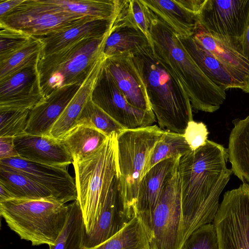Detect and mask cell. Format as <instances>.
I'll use <instances>...</instances> for the list:
<instances>
[{"instance_id":"obj_19","label":"cell","mask_w":249,"mask_h":249,"mask_svg":"<svg viewBox=\"0 0 249 249\" xmlns=\"http://www.w3.org/2000/svg\"><path fill=\"white\" fill-rule=\"evenodd\" d=\"M19 158L33 162L67 167L73 160L60 140L48 135L24 133L14 138Z\"/></svg>"},{"instance_id":"obj_10","label":"cell","mask_w":249,"mask_h":249,"mask_svg":"<svg viewBox=\"0 0 249 249\" xmlns=\"http://www.w3.org/2000/svg\"><path fill=\"white\" fill-rule=\"evenodd\" d=\"M178 165L155 209L150 249H181L182 211Z\"/></svg>"},{"instance_id":"obj_29","label":"cell","mask_w":249,"mask_h":249,"mask_svg":"<svg viewBox=\"0 0 249 249\" xmlns=\"http://www.w3.org/2000/svg\"><path fill=\"white\" fill-rule=\"evenodd\" d=\"M0 184L15 198L54 199L45 188L21 173L2 164H0Z\"/></svg>"},{"instance_id":"obj_22","label":"cell","mask_w":249,"mask_h":249,"mask_svg":"<svg viewBox=\"0 0 249 249\" xmlns=\"http://www.w3.org/2000/svg\"><path fill=\"white\" fill-rule=\"evenodd\" d=\"M106 59V56L103 53L96 62L87 78L53 125L50 133V136L60 140L75 125L85 105L90 99Z\"/></svg>"},{"instance_id":"obj_12","label":"cell","mask_w":249,"mask_h":249,"mask_svg":"<svg viewBox=\"0 0 249 249\" xmlns=\"http://www.w3.org/2000/svg\"><path fill=\"white\" fill-rule=\"evenodd\" d=\"M0 164L27 176L47 190L54 199L62 203L77 199L75 181L67 167L33 162L19 157L0 160Z\"/></svg>"},{"instance_id":"obj_4","label":"cell","mask_w":249,"mask_h":249,"mask_svg":"<svg viewBox=\"0 0 249 249\" xmlns=\"http://www.w3.org/2000/svg\"><path fill=\"white\" fill-rule=\"evenodd\" d=\"M114 132L94 154L72 164L79 203L86 234L91 233L102 211L114 178L120 174Z\"/></svg>"},{"instance_id":"obj_11","label":"cell","mask_w":249,"mask_h":249,"mask_svg":"<svg viewBox=\"0 0 249 249\" xmlns=\"http://www.w3.org/2000/svg\"><path fill=\"white\" fill-rule=\"evenodd\" d=\"M90 100L124 129L151 125L156 121L153 111L137 108L128 103L105 64Z\"/></svg>"},{"instance_id":"obj_36","label":"cell","mask_w":249,"mask_h":249,"mask_svg":"<svg viewBox=\"0 0 249 249\" xmlns=\"http://www.w3.org/2000/svg\"><path fill=\"white\" fill-rule=\"evenodd\" d=\"M33 37L21 31L0 24V62L21 49Z\"/></svg>"},{"instance_id":"obj_33","label":"cell","mask_w":249,"mask_h":249,"mask_svg":"<svg viewBox=\"0 0 249 249\" xmlns=\"http://www.w3.org/2000/svg\"><path fill=\"white\" fill-rule=\"evenodd\" d=\"M191 151L183 134L165 130L153 150L144 168L143 177L159 162L169 158L182 156Z\"/></svg>"},{"instance_id":"obj_35","label":"cell","mask_w":249,"mask_h":249,"mask_svg":"<svg viewBox=\"0 0 249 249\" xmlns=\"http://www.w3.org/2000/svg\"><path fill=\"white\" fill-rule=\"evenodd\" d=\"M31 109L0 110V137L14 138L25 133Z\"/></svg>"},{"instance_id":"obj_38","label":"cell","mask_w":249,"mask_h":249,"mask_svg":"<svg viewBox=\"0 0 249 249\" xmlns=\"http://www.w3.org/2000/svg\"><path fill=\"white\" fill-rule=\"evenodd\" d=\"M126 16L129 22L145 36L149 42L153 43L149 13L142 0H128Z\"/></svg>"},{"instance_id":"obj_25","label":"cell","mask_w":249,"mask_h":249,"mask_svg":"<svg viewBox=\"0 0 249 249\" xmlns=\"http://www.w3.org/2000/svg\"><path fill=\"white\" fill-rule=\"evenodd\" d=\"M179 36V35H178ZM179 38L196 63L205 74L215 84L226 90L240 89L245 85L238 81L212 54L198 44L192 36Z\"/></svg>"},{"instance_id":"obj_21","label":"cell","mask_w":249,"mask_h":249,"mask_svg":"<svg viewBox=\"0 0 249 249\" xmlns=\"http://www.w3.org/2000/svg\"><path fill=\"white\" fill-rule=\"evenodd\" d=\"M118 8L119 1L116 13L111 19L92 18L63 31L35 37L39 39L43 45L40 58L56 53L84 38L103 36L113 24Z\"/></svg>"},{"instance_id":"obj_42","label":"cell","mask_w":249,"mask_h":249,"mask_svg":"<svg viewBox=\"0 0 249 249\" xmlns=\"http://www.w3.org/2000/svg\"><path fill=\"white\" fill-rule=\"evenodd\" d=\"M24 0H0V17L7 14L17 6L23 2Z\"/></svg>"},{"instance_id":"obj_39","label":"cell","mask_w":249,"mask_h":249,"mask_svg":"<svg viewBox=\"0 0 249 249\" xmlns=\"http://www.w3.org/2000/svg\"><path fill=\"white\" fill-rule=\"evenodd\" d=\"M208 134L203 123L192 120L189 122L183 135L191 150L194 151L206 144Z\"/></svg>"},{"instance_id":"obj_6","label":"cell","mask_w":249,"mask_h":249,"mask_svg":"<svg viewBox=\"0 0 249 249\" xmlns=\"http://www.w3.org/2000/svg\"><path fill=\"white\" fill-rule=\"evenodd\" d=\"M117 16L109 30L103 36L84 38L39 59L37 69L45 97L65 86L82 84L103 54L107 39L114 28Z\"/></svg>"},{"instance_id":"obj_41","label":"cell","mask_w":249,"mask_h":249,"mask_svg":"<svg viewBox=\"0 0 249 249\" xmlns=\"http://www.w3.org/2000/svg\"><path fill=\"white\" fill-rule=\"evenodd\" d=\"M186 10L196 15L199 14L205 0H177Z\"/></svg>"},{"instance_id":"obj_7","label":"cell","mask_w":249,"mask_h":249,"mask_svg":"<svg viewBox=\"0 0 249 249\" xmlns=\"http://www.w3.org/2000/svg\"><path fill=\"white\" fill-rule=\"evenodd\" d=\"M164 131L157 125H151L126 129L117 135L123 194L127 206L134 212L144 168Z\"/></svg>"},{"instance_id":"obj_14","label":"cell","mask_w":249,"mask_h":249,"mask_svg":"<svg viewBox=\"0 0 249 249\" xmlns=\"http://www.w3.org/2000/svg\"><path fill=\"white\" fill-rule=\"evenodd\" d=\"M135 216L134 212L128 208L125 201L120 174L113 180L94 229L89 234L85 231L83 249L94 247L107 240L121 230Z\"/></svg>"},{"instance_id":"obj_5","label":"cell","mask_w":249,"mask_h":249,"mask_svg":"<svg viewBox=\"0 0 249 249\" xmlns=\"http://www.w3.org/2000/svg\"><path fill=\"white\" fill-rule=\"evenodd\" d=\"M68 213V204L54 199L14 198L0 202V214L7 226L33 246L54 245Z\"/></svg>"},{"instance_id":"obj_23","label":"cell","mask_w":249,"mask_h":249,"mask_svg":"<svg viewBox=\"0 0 249 249\" xmlns=\"http://www.w3.org/2000/svg\"><path fill=\"white\" fill-rule=\"evenodd\" d=\"M128 0H121L114 28L107 39L103 53L110 57L133 53L149 43L145 36L135 28L126 18Z\"/></svg>"},{"instance_id":"obj_15","label":"cell","mask_w":249,"mask_h":249,"mask_svg":"<svg viewBox=\"0 0 249 249\" xmlns=\"http://www.w3.org/2000/svg\"><path fill=\"white\" fill-rule=\"evenodd\" d=\"M181 157L169 158L159 162L143 176L140 183L134 212L150 239L155 209Z\"/></svg>"},{"instance_id":"obj_13","label":"cell","mask_w":249,"mask_h":249,"mask_svg":"<svg viewBox=\"0 0 249 249\" xmlns=\"http://www.w3.org/2000/svg\"><path fill=\"white\" fill-rule=\"evenodd\" d=\"M249 18V0H205L198 15L208 32L241 38Z\"/></svg>"},{"instance_id":"obj_30","label":"cell","mask_w":249,"mask_h":249,"mask_svg":"<svg viewBox=\"0 0 249 249\" xmlns=\"http://www.w3.org/2000/svg\"><path fill=\"white\" fill-rule=\"evenodd\" d=\"M69 213L65 226L49 249H83L85 227L77 200L68 204Z\"/></svg>"},{"instance_id":"obj_28","label":"cell","mask_w":249,"mask_h":249,"mask_svg":"<svg viewBox=\"0 0 249 249\" xmlns=\"http://www.w3.org/2000/svg\"><path fill=\"white\" fill-rule=\"evenodd\" d=\"M150 237L135 216L121 230L102 243L83 249H150Z\"/></svg>"},{"instance_id":"obj_34","label":"cell","mask_w":249,"mask_h":249,"mask_svg":"<svg viewBox=\"0 0 249 249\" xmlns=\"http://www.w3.org/2000/svg\"><path fill=\"white\" fill-rule=\"evenodd\" d=\"M77 125L95 128L107 137L114 132L118 135L126 129L96 106L90 99L85 105L74 126Z\"/></svg>"},{"instance_id":"obj_45","label":"cell","mask_w":249,"mask_h":249,"mask_svg":"<svg viewBox=\"0 0 249 249\" xmlns=\"http://www.w3.org/2000/svg\"><path fill=\"white\" fill-rule=\"evenodd\" d=\"M243 91L249 93V77L246 84V86Z\"/></svg>"},{"instance_id":"obj_24","label":"cell","mask_w":249,"mask_h":249,"mask_svg":"<svg viewBox=\"0 0 249 249\" xmlns=\"http://www.w3.org/2000/svg\"><path fill=\"white\" fill-rule=\"evenodd\" d=\"M157 18L182 37L192 36L199 22L198 16L182 6L177 0H142Z\"/></svg>"},{"instance_id":"obj_3","label":"cell","mask_w":249,"mask_h":249,"mask_svg":"<svg viewBox=\"0 0 249 249\" xmlns=\"http://www.w3.org/2000/svg\"><path fill=\"white\" fill-rule=\"evenodd\" d=\"M148 11L154 47L181 83L192 109L209 113L217 111L226 99V90L205 74L182 43L178 35Z\"/></svg>"},{"instance_id":"obj_27","label":"cell","mask_w":249,"mask_h":249,"mask_svg":"<svg viewBox=\"0 0 249 249\" xmlns=\"http://www.w3.org/2000/svg\"><path fill=\"white\" fill-rule=\"evenodd\" d=\"M107 136L95 128L77 125L73 126L59 140L71 155L73 161H81L97 152Z\"/></svg>"},{"instance_id":"obj_20","label":"cell","mask_w":249,"mask_h":249,"mask_svg":"<svg viewBox=\"0 0 249 249\" xmlns=\"http://www.w3.org/2000/svg\"><path fill=\"white\" fill-rule=\"evenodd\" d=\"M81 84L65 86L52 91L31 109L25 133L48 135Z\"/></svg>"},{"instance_id":"obj_18","label":"cell","mask_w":249,"mask_h":249,"mask_svg":"<svg viewBox=\"0 0 249 249\" xmlns=\"http://www.w3.org/2000/svg\"><path fill=\"white\" fill-rule=\"evenodd\" d=\"M105 66L131 105L152 111L143 79L134 63L132 53L107 57Z\"/></svg>"},{"instance_id":"obj_9","label":"cell","mask_w":249,"mask_h":249,"mask_svg":"<svg viewBox=\"0 0 249 249\" xmlns=\"http://www.w3.org/2000/svg\"><path fill=\"white\" fill-rule=\"evenodd\" d=\"M213 222L219 249H249V184L225 193Z\"/></svg>"},{"instance_id":"obj_32","label":"cell","mask_w":249,"mask_h":249,"mask_svg":"<svg viewBox=\"0 0 249 249\" xmlns=\"http://www.w3.org/2000/svg\"><path fill=\"white\" fill-rule=\"evenodd\" d=\"M69 12L91 18L111 19L117 9L119 0H51Z\"/></svg>"},{"instance_id":"obj_17","label":"cell","mask_w":249,"mask_h":249,"mask_svg":"<svg viewBox=\"0 0 249 249\" xmlns=\"http://www.w3.org/2000/svg\"><path fill=\"white\" fill-rule=\"evenodd\" d=\"M37 64L0 81V110L32 109L44 99Z\"/></svg>"},{"instance_id":"obj_31","label":"cell","mask_w":249,"mask_h":249,"mask_svg":"<svg viewBox=\"0 0 249 249\" xmlns=\"http://www.w3.org/2000/svg\"><path fill=\"white\" fill-rule=\"evenodd\" d=\"M41 41L35 37L23 47L0 62V81L38 63L42 49Z\"/></svg>"},{"instance_id":"obj_26","label":"cell","mask_w":249,"mask_h":249,"mask_svg":"<svg viewBox=\"0 0 249 249\" xmlns=\"http://www.w3.org/2000/svg\"><path fill=\"white\" fill-rule=\"evenodd\" d=\"M227 151L232 173L249 184V115L234 122Z\"/></svg>"},{"instance_id":"obj_37","label":"cell","mask_w":249,"mask_h":249,"mask_svg":"<svg viewBox=\"0 0 249 249\" xmlns=\"http://www.w3.org/2000/svg\"><path fill=\"white\" fill-rule=\"evenodd\" d=\"M181 249H219L213 224L203 225L195 231L184 243Z\"/></svg>"},{"instance_id":"obj_40","label":"cell","mask_w":249,"mask_h":249,"mask_svg":"<svg viewBox=\"0 0 249 249\" xmlns=\"http://www.w3.org/2000/svg\"><path fill=\"white\" fill-rule=\"evenodd\" d=\"M19 157L16 150L14 138L0 137V160Z\"/></svg>"},{"instance_id":"obj_1","label":"cell","mask_w":249,"mask_h":249,"mask_svg":"<svg viewBox=\"0 0 249 249\" xmlns=\"http://www.w3.org/2000/svg\"><path fill=\"white\" fill-rule=\"evenodd\" d=\"M227 149L208 140L206 144L180 158L182 246L201 226L213 221L219 197L232 172L227 167Z\"/></svg>"},{"instance_id":"obj_16","label":"cell","mask_w":249,"mask_h":249,"mask_svg":"<svg viewBox=\"0 0 249 249\" xmlns=\"http://www.w3.org/2000/svg\"><path fill=\"white\" fill-rule=\"evenodd\" d=\"M193 37L245 88L249 77V60L243 53L241 38L208 32L199 24Z\"/></svg>"},{"instance_id":"obj_8","label":"cell","mask_w":249,"mask_h":249,"mask_svg":"<svg viewBox=\"0 0 249 249\" xmlns=\"http://www.w3.org/2000/svg\"><path fill=\"white\" fill-rule=\"evenodd\" d=\"M92 18H95L66 11L51 0H24L0 17V24L37 37L63 31Z\"/></svg>"},{"instance_id":"obj_44","label":"cell","mask_w":249,"mask_h":249,"mask_svg":"<svg viewBox=\"0 0 249 249\" xmlns=\"http://www.w3.org/2000/svg\"><path fill=\"white\" fill-rule=\"evenodd\" d=\"M15 198L12 194L0 184V202Z\"/></svg>"},{"instance_id":"obj_43","label":"cell","mask_w":249,"mask_h":249,"mask_svg":"<svg viewBox=\"0 0 249 249\" xmlns=\"http://www.w3.org/2000/svg\"><path fill=\"white\" fill-rule=\"evenodd\" d=\"M243 53L249 60V18L247 27L241 37Z\"/></svg>"},{"instance_id":"obj_2","label":"cell","mask_w":249,"mask_h":249,"mask_svg":"<svg viewBox=\"0 0 249 249\" xmlns=\"http://www.w3.org/2000/svg\"><path fill=\"white\" fill-rule=\"evenodd\" d=\"M132 55L160 127L183 134L193 118L191 104L181 83L153 43L140 48Z\"/></svg>"}]
</instances>
